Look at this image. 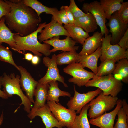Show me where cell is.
<instances>
[{"label":"cell","mask_w":128,"mask_h":128,"mask_svg":"<svg viewBox=\"0 0 128 128\" xmlns=\"http://www.w3.org/2000/svg\"><path fill=\"white\" fill-rule=\"evenodd\" d=\"M36 116H39L42 119L45 128H63L54 116L46 104L37 110L29 118L31 120Z\"/></svg>","instance_id":"cell-17"},{"label":"cell","mask_w":128,"mask_h":128,"mask_svg":"<svg viewBox=\"0 0 128 128\" xmlns=\"http://www.w3.org/2000/svg\"><path fill=\"white\" fill-rule=\"evenodd\" d=\"M4 16L0 20V43H5L8 44L14 50L15 45L13 35L15 33H12L5 23Z\"/></svg>","instance_id":"cell-25"},{"label":"cell","mask_w":128,"mask_h":128,"mask_svg":"<svg viewBox=\"0 0 128 128\" xmlns=\"http://www.w3.org/2000/svg\"><path fill=\"white\" fill-rule=\"evenodd\" d=\"M46 104L61 126L69 128L72 125L76 115L75 111L55 102L48 101Z\"/></svg>","instance_id":"cell-8"},{"label":"cell","mask_w":128,"mask_h":128,"mask_svg":"<svg viewBox=\"0 0 128 128\" xmlns=\"http://www.w3.org/2000/svg\"><path fill=\"white\" fill-rule=\"evenodd\" d=\"M1 76L0 77V97L4 99H7L8 98V97L4 93L3 91L1 90L2 84L1 83Z\"/></svg>","instance_id":"cell-40"},{"label":"cell","mask_w":128,"mask_h":128,"mask_svg":"<svg viewBox=\"0 0 128 128\" xmlns=\"http://www.w3.org/2000/svg\"><path fill=\"white\" fill-rule=\"evenodd\" d=\"M123 84L113 74L102 76L95 75L85 85L86 87H95L101 89L105 95L116 96L122 90Z\"/></svg>","instance_id":"cell-4"},{"label":"cell","mask_w":128,"mask_h":128,"mask_svg":"<svg viewBox=\"0 0 128 128\" xmlns=\"http://www.w3.org/2000/svg\"><path fill=\"white\" fill-rule=\"evenodd\" d=\"M63 70L65 73L73 77L69 79L68 82L79 87L85 86L95 75L93 73L85 70L79 63H75L69 65L64 68Z\"/></svg>","instance_id":"cell-7"},{"label":"cell","mask_w":128,"mask_h":128,"mask_svg":"<svg viewBox=\"0 0 128 128\" xmlns=\"http://www.w3.org/2000/svg\"><path fill=\"white\" fill-rule=\"evenodd\" d=\"M128 60L124 58L118 61L112 73L116 79L126 84L128 83Z\"/></svg>","instance_id":"cell-24"},{"label":"cell","mask_w":128,"mask_h":128,"mask_svg":"<svg viewBox=\"0 0 128 128\" xmlns=\"http://www.w3.org/2000/svg\"><path fill=\"white\" fill-rule=\"evenodd\" d=\"M116 61L110 59H107L101 62L98 66L95 75L102 76L112 74L115 67Z\"/></svg>","instance_id":"cell-30"},{"label":"cell","mask_w":128,"mask_h":128,"mask_svg":"<svg viewBox=\"0 0 128 128\" xmlns=\"http://www.w3.org/2000/svg\"><path fill=\"white\" fill-rule=\"evenodd\" d=\"M44 28L40 32V34L37 36L38 41L40 43L60 36L70 37L62 24L57 22L52 16L51 21L46 24Z\"/></svg>","instance_id":"cell-12"},{"label":"cell","mask_w":128,"mask_h":128,"mask_svg":"<svg viewBox=\"0 0 128 128\" xmlns=\"http://www.w3.org/2000/svg\"><path fill=\"white\" fill-rule=\"evenodd\" d=\"M46 24L45 22L39 24L37 29L32 33L26 36H22L15 33L13 36L15 45L14 50L20 53L27 51H30L35 55L41 57L43 54L48 56L51 53V46L47 44H41L38 38L37 34Z\"/></svg>","instance_id":"cell-2"},{"label":"cell","mask_w":128,"mask_h":128,"mask_svg":"<svg viewBox=\"0 0 128 128\" xmlns=\"http://www.w3.org/2000/svg\"><path fill=\"white\" fill-rule=\"evenodd\" d=\"M117 44L125 50L128 49V28Z\"/></svg>","instance_id":"cell-37"},{"label":"cell","mask_w":128,"mask_h":128,"mask_svg":"<svg viewBox=\"0 0 128 128\" xmlns=\"http://www.w3.org/2000/svg\"><path fill=\"white\" fill-rule=\"evenodd\" d=\"M118 99L117 96L104 95L102 91L88 103L90 108L87 116L95 118L102 115L114 108Z\"/></svg>","instance_id":"cell-5"},{"label":"cell","mask_w":128,"mask_h":128,"mask_svg":"<svg viewBox=\"0 0 128 128\" xmlns=\"http://www.w3.org/2000/svg\"><path fill=\"white\" fill-rule=\"evenodd\" d=\"M40 60L39 57L37 55L34 56L31 61L32 63L34 65H36L39 63Z\"/></svg>","instance_id":"cell-41"},{"label":"cell","mask_w":128,"mask_h":128,"mask_svg":"<svg viewBox=\"0 0 128 128\" xmlns=\"http://www.w3.org/2000/svg\"><path fill=\"white\" fill-rule=\"evenodd\" d=\"M103 36L101 32L97 31L86 38L82 45V50L78 53L79 55H89L94 52L101 46Z\"/></svg>","instance_id":"cell-18"},{"label":"cell","mask_w":128,"mask_h":128,"mask_svg":"<svg viewBox=\"0 0 128 128\" xmlns=\"http://www.w3.org/2000/svg\"><path fill=\"white\" fill-rule=\"evenodd\" d=\"M117 115L118 119L114 128H128V118L122 107L119 110Z\"/></svg>","instance_id":"cell-32"},{"label":"cell","mask_w":128,"mask_h":128,"mask_svg":"<svg viewBox=\"0 0 128 128\" xmlns=\"http://www.w3.org/2000/svg\"><path fill=\"white\" fill-rule=\"evenodd\" d=\"M64 7L69 20V24H74L75 20L70 10L69 6H64Z\"/></svg>","instance_id":"cell-38"},{"label":"cell","mask_w":128,"mask_h":128,"mask_svg":"<svg viewBox=\"0 0 128 128\" xmlns=\"http://www.w3.org/2000/svg\"><path fill=\"white\" fill-rule=\"evenodd\" d=\"M58 18L59 23L64 25L69 24V20L64 6H61L59 10Z\"/></svg>","instance_id":"cell-36"},{"label":"cell","mask_w":128,"mask_h":128,"mask_svg":"<svg viewBox=\"0 0 128 128\" xmlns=\"http://www.w3.org/2000/svg\"><path fill=\"white\" fill-rule=\"evenodd\" d=\"M101 54V48L100 46L90 55L84 54L79 55L78 63L81 64L84 68L87 67L89 69L96 75L98 67V60Z\"/></svg>","instance_id":"cell-21"},{"label":"cell","mask_w":128,"mask_h":128,"mask_svg":"<svg viewBox=\"0 0 128 128\" xmlns=\"http://www.w3.org/2000/svg\"><path fill=\"white\" fill-rule=\"evenodd\" d=\"M122 0H101L100 2L105 13L106 19H109L114 13L120 9Z\"/></svg>","instance_id":"cell-27"},{"label":"cell","mask_w":128,"mask_h":128,"mask_svg":"<svg viewBox=\"0 0 128 128\" xmlns=\"http://www.w3.org/2000/svg\"><path fill=\"white\" fill-rule=\"evenodd\" d=\"M3 119L4 116L3 114V111L0 117V126L3 123Z\"/></svg>","instance_id":"cell-43"},{"label":"cell","mask_w":128,"mask_h":128,"mask_svg":"<svg viewBox=\"0 0 128 128\" xmlns=\"http://www.w3.org/2000/svg\"><path fill=\"white\" fill-rule=\"evenodd\" d=\"M24 55V59L28 61H31L34 56L32 54L29 53H26Z\"/></svg>","instance_id":"cell-42"},{"label":"cell","mask_w":128,"mask_h":128,"mask_svg":"<svg viewBox=\"0 0 128 128\" xmlns=\"http://www.w3.org/2000/svg\"><path fill=\"white\" fill-rule=\"evenodd\" d=\"M64 27L73 39L82 45L84 43L86 39L90 36L89 33L74 24L65 25Z\"/></svg>","instance_id":"cell-26"},{"label":"cell","mask_w":128,"mask_h":128,"mask_svg":"<svg viewBox=\"0 0 128 128\" xmlns=\"http://www.w3.org/2000/svg\"><path fill=\"white\" fill-rule=\"evenodd\" d=\"M1 76V83L3 87V91L7 97H11L13 95H16L21 98V102L15 111L23 105L24 106V110L29 114L33 105L32 103L23 93L21 87L19 84L20 76L18 75H15L14 73L9 75L4 72Z\"/></svg>","instance_id":"cell-3"},{"label":"cell","mask_w":128,"mask_h":128,"mask_svg":"<svg viewBox=\"0 0 128 128\" xmlns=\"http://www.w3.org/2000/svg\"><path fill=\"white\" fill-rule=\"evenodd\" d=\"M111 34L102 38L101 54L99 58L101 62L107 59H113L116 62L124 58L128 59V49L125 50L117 44H111Z\"/></svg>","instance_id":"cell-6"},{"label":"cell","mask_w":128,"mask_h":128,"mask_svg":"<svg viewBox=\"0 0 128 128\" xmlns=\"http://www.w3.org/2000/svg\"><path fill=\"white\" fill-rule=\"evenodd\" d=\"M82 9L84 13H90L93 15L103 36L108 35L109 31L106 25L105 16L100 2L94 1L89 3H84Z\"/></svg>","instance_id":"cell-11"},{"label":"cell","mask_w":128,"mask_h":128,"mask_svg":"<svg viewBox=\"0 0 128 128\" xmlns=\"http://www.w3.org/2000/svg\"><path fill=\"white\" fill-rule=\"evenodd\" d=\"M48 83V90L46 99L48 101L55 102L58 103L59 101V97L60 96L71 97V94L69 93L60 89L57 81H51Z\"/></svg>","instance_id":"cell-23"},{"label":"cell","mask_w":128,"mask_h":128,"mask_svg":"<svg viewBox=\"0 0 128 128\" xmlns=\"http://www.w3.org/2000/svg\"><path fill=\"white\" fill-rule=\"evenodd\" d=\"M59 36L44 41V43L47 44L52 46L53 48L50 50L51 52H54L58 50L63 52L77 50L79 46H76L78 43L69 37H67L65 39H59Z\"/></svg>","instance_id":"cell-16"},{"label":"cell","mask_w":128,"mask_h":128,"mask_svg":"<svg viewBox=\"0 0 128 128\" xmlns=\"http://www.w3.org/2000/svg\"><path fill=\"white\" fill-rule=\"evenodd\" d=\"M122 106L123 110L125 113L127 117L128 118V105L127 104L126 100L123 99L122 100Z\"/></svg>","instance_id":"cell-39"},{"label":"cell","mask_w":128,"mask_h":128,"mask_svg":"<svg viewBox=\"0 0 128 128\" xmlns=\"http://www.w3.org/2000/svg\"><path fill=\"white\" fill-rule=\"evenodd\" d=\"M122 100L118 99L115 108L112 111L107 113L105 112L102 115L95 118H91L89 120L90 124L100 128H114V124L117 113L122 107Z\"/></svg>","instance_id":"cell-15"},{"label":"cell","mask_w":128,"mask_h":128,"mask_svg":"<svg viewBox=\"0 0 128 128\" xmlns=\"http://www.w3.org/2000/svg\"><path fill=\"white\" fill-rule=\"evenodd\" d=\"M56 55L54 54L51 58L48 56L43 57V63L46 67H47L48 69L46 74L38 81L40 83L46 84L51 81H58L62 83L64 87H67L68 86L64 82V78L59 73L56 63Z\"/></svg>","instance_id":"cell-9"},{"label":"cell","mask_w":128,"mask_h":128,"mask_svg":"<svg viewBox=\"0 0 128 128\" xmlns=\"http://www.w3.org/2000/svg\"><path fill=\"white\" fill-rule=\"evenodd\" d=\"M69 7L75 20L86 15L87 13L81 10L77 6L74 0H70Z\"/></svg>","instance_id":"cell-34"},{"label":"cell","mask_w":128,"mask_h":128,"mask_svg":"<svg viewBox=\"0 0 128 128\" xmlns=\"http://www.w3.org/2000/svg\"><path fill=\"white\" fill-rule=\"evenodd\" d=\"M23 0L25 5L31 8L35 11L40 18H41L40 14L45 13L52 15L54 19L58 22L59 10L57 8L46 6L37 0Z\"/></svg>","instance_id":"cell-20"},{"label":"cell","mask_w":128,"mask_h":128,"mask_svg":"<svg viewBox=\"0 0 128 128\" xmlns=\"http://www.w3.org/2000/svg\"><path fill=\"white\" fill-rule=\"evenodd\" d=\"M108 24L111 35L110 43L117 44L128 28V24L122 21L118 16L116 12L114 13L109 19Z\"/></svg>","instance_id":"cell-14"},{"label":"cell","mask_w":128,"mask_h":128,"mask_svg":"<svg viewBox=\"0 0 128 128\" xmlns=\"http://www.w3.org/2000/svg\"><path fill=\"white\" fill-rule=\"evenodd\" d=\"M74 87V96L70 97L67 105L68 109L76 111L77 114L79 113L83 106L102 92L101 89L98 88L94 91H89L86 93H80L77 91L75 86Z\"/></svg>","instance_id":"cell-10"},{"label":"cell","mask_w":128,"mask_h":128,"mask_svg":"<svg viewBox=\"0 0 128 128\" xmlns=\"http://www.w3.org/2000/svg\"><path fill=\"white\" fill-rule=\"evenodd\" d=\"M11 10L8 4L4 0H0V20L3 17L9 13Z\"/></svg>","instance_id":"cell-35"},{"label":"cell","mask_w":128,"mask_h":128,"mask_svg":"<svg viewBox=\"0 0 128 128\" xmlns=\"http://www.w3.org/2000/svg\"><path fill=\"white\" fill-rule=\"evenodd\" d=\"M86 13V15L75 19L74 24L89 33L96 31L98 25L93 15L90 13Z\"/></svg>","instance_id":"cell-22"},{"label":"cell","mask_w":128,"mask_h":128,"mask_svg":"<svg viewBox=\"0 0 128 128\" xmlns=\"http://www.w3.org/2000/svg\"><path fill=\"white\" fill-rule=\"evenodd\" d=\"M120 19L126 24L128 23V2H123L120 9L116 12Z\"/></svg>","instance_id":"cell-33"},{"label":"cell","mask_w":128,"mask_h":128,"mask_svg":"<svg viewBox=\"0 0 128 128\" xmlns=\"http://www.w3.org/2000/svg\"><path fill=\"white\" fill-rule=\"evenodd\" d=\"M0 60L9 63L19 70L18 66L15 62L12 56V53L9 49L0 43Z\"/></svg>","instance_id":"cell-31"},{"label":"cell","mask_w":128,"mask_h":128,"mask_svg":"<svg viewBox=\"0 0 128 128\" xmlns=\"http://www.w3.org/2000/svg\"><path fill=\"white\" fill-rule=\"evenodd\" d=\"M49 84H43L39 82L35 90L34 96L35 97L33 106L27 115L29 118L39 108L44 106L46 104Z\"/></svg>","instance_id":"cell-19"},{"label":"cell","mask_w":128,"mask_h":128,"mask_svg":"<svg viewBox=\"0 0 128 128\" xmlns=\"http://www.w3.org/2000/svg\"><path fill=\"white\" fill-rule=\"evenodd\" d=\"M9 5L11 11L4 17L8 28L20 36H27L36 31L41 20L32 8L19 0L17 3L4 0Z\"/></svg>","instance_id":"cell-1"},{"label":"cell","mask_w":128,"mask_h":128,"mask_svg":"<svg viewBox=\"0 0 128 128\" xmlns=\"http://www.w3.org/2000/svg\"><path fill=\"white\" fill-rule=\"evenodd\" d=\"M79 57L76 50L63 52L56 55V63L59 65L78 63Z\"/></svg>","instance_id":"cell-29"},{"label":"cell","mask_w":128,"mask_h":128,"mask_svg":"<svg viewBox=\"0 0 128 128\" xmlns=\"http://www.w3.org/2000/svg\"><path fill=\"white\" fill-rule=\"evenodd\" d=\"M89 108L88 103L83 106L79 114L76 116L73 123L69 128H90L87 113Z\"/></svg>","instance_id":"cell-28"},{"label":"cell","mask_w":128,"mask_h":128,"mask_svg":"<svg viewBox=\"0 0 128 128\" xmlns=\"http://www.w3.org/2000/svg\"><path fill=\"white\" fill-rule=\"evenodd\" d=\"M18 67L20 74L19 84L21 87L25 92L30 101L34 103V92L39 82L34 79L26 68L21 66Z\"/></svg>","instance_id":"cell-13"}]
</instances>
